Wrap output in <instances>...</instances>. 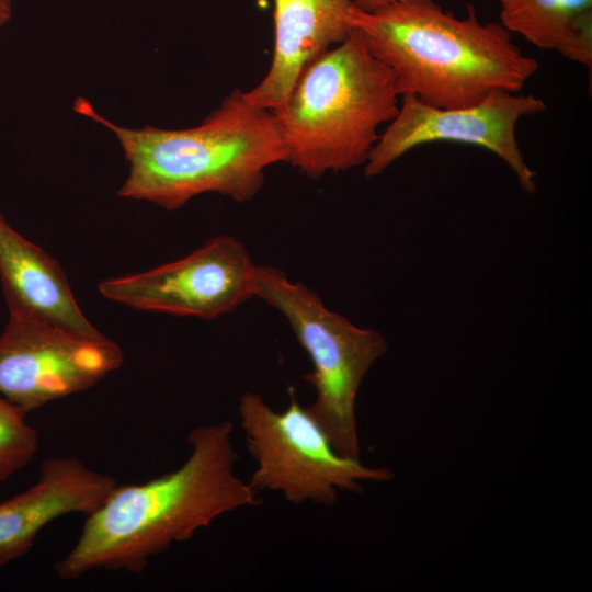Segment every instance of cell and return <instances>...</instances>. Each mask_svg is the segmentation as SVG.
<instances>
[{"instance_id": "1", "label": "cell", "mask_w": 592, "mask_h": 592, "mask_svg": "<svg viewBox=\"0 0 592 592\" xmlns=\"http://www.w3.org/2000/svg\"><path fill=\"white\" fill-rule=\"evenodd\" d=\"M229 421L193 429L191 453L175 470L145 483L117 486L87 515L73 548L55 565L64 580L94 569L141 572L149 558L191 538L219 516L260 503L235 473Z\"/></svg>"}, {"instance_id": "2", "label": "cell", "mask_w": 592, "mask_h": 592, "mask_svg": "<svg viewBox=\"0 0 592 592\" xmlns=\"http://www.w3.org/2000/svg\"><path fill=\"white\" fill-rule=\"evenodd\" d=\"M75 111L112 130L129 163L117 194L144 200L168 210L203 193L243 203L264 183L265 170L286 162V148L275 114L231 91L197 126L161 129L126 128L103 116L83 98Z\"/></svg>"}, {"instance_id": "3", "label": "cell", "mask_w": 592, "mask_h": 592, "mask_svg": "<svg viewBox=\"0 0 592 592\" xmlns=\"http://www.w3.org/2000/svg\"><path fill=\"white\" fill-rule=\"evenodd\" d=\"M354 29L394 73L400 95L436 107H462L494 90L520 92L537 71L501 23H482L475 7L456 16L435 0H411L366 13L354 8Z\"/></svg>"}, {"instance_id": "4", "label": "cell", "mask_w": 592, "mask_h": 592, "mask_svg": "<svg viewBox=\"0 0 592 592\" xmlns=\"http://www.w3.org/2000/svg\"><path fill=\"white\" fill-rule=\"evenodd\" d=\"M400 99L392 71L354 30L303 71L273 112L286 162L311 179L364 166Z\"/></svg>"}, {"instance_id": "5", "label": "cell", "mask_w": 592, "mask_h": 592, "mask_svg": "<svg viewBox=\"0 0 592 592\" xmlns=\"http://www.w3.org/2000/svg\"><path fill=\"white\" fill-rule=\"evenodd\" d=\"M254 296L285 317L310 357L312 371L304 379L316 397L308 412L338 454L360 459L356 397L372 365L386 353V339L330 310L314 291L273 266H255Z\"/></svg>"}, {"instance_id": "6", "label": "cell", "mask_w": 592, "mask_h": 592, "mask_svg": "<svg viewBox=\"0 0 592 592\" xmlns=\"http://www.w3.org/2000/svg\"><path fill=\"white\" fill-rule=\"evenodd\" d=\"M239 414L247 447L257 467L248 481L255 490L278 491L295 504L331 505L340 490L358 492L361 482H385L386 467H368L343 457L297 399L283 411L273 410L255 392H244Z\"/></svg>"}, {"instance_id": "7", "label": "cell", "mask_w": 592, "mask_h": 592, "mask_svg": "<svg viewBox=\"0 0 592 592\" xmlns=\"http://www.w3.org/2000/svg\"><path fill=\"white\" fill-rule=\"evenodd\" d=\"M123 361L119 345L105 335L84 337L34 314L9 309L0 335V394L27 413L89 389Z\"/></svg>"}, {"instance_id": "8", "label": "cell", "mask_w": 592, "mask_h": 592, "mask_svg": "<svg viewBox=\"0 0 592 592\" xmlns=\"http://www.w3.org/2000/svg\"><path fill=\"white\" fill-rule=\"evenodd\" d=\"M546 110L533 94L494 90L481 101L462 107H436L413 94L401 95L396 116L375 144L364 164L368 178L380 174L409 150L434 141H454L485 148L501 158L527 193L536 190V173L522 156L517 122Z\"/></svg>"}, {"instance_id": "9", "label": "cell", "mask_w": 592, "mask_h": 592, "mask_svg": "<svg viewBox=\"0 0 592 592\" xmlns=\"http://www.w3.org/2000/svg\"><path fill=\"white\" fill-rule=\"evenodd\" d=\"M255 266L238 239L220 235L177 261L103 280L98 288L134 309L213 319L254 297Z\"/></svg>"}, {"instance_id": "10", "label": "cell", "mask_w": 592, "mask_h": 592, "mask_svg": "<svg viewBox=\"0 0 592 592\" xmlns=\"http://www.w3.org/2000/svg\"><path fill=\"white\" fill-rule=\"evenodd\" d=\"M116 486L75 456L45 459L32 487L0 502V567L25 555L52 521L94 512Z\"/></svg>"}, {"instance_id": "11", "label": "cell", "mask_w": 592, "mask_h": 592, "mask_svg": "<svg viewBox=\"0 0 592 592\" xmlns=\"http://www.w3.org/2000/svg\"><path fill=\"white\" fill-rule=\"evenodd\" d=\"M352 0H274V46L269 71L246 98L278 111L303 71L355 30Z\"/></svg>"}, {"instance_id": "12", "label": "cell", "mask_w": 592, "mask_h": 592, "mask_svg": "<svg viewBox=\"0 0 592 592\" xmlns=\"http://www.w3.org/2000/svg\"><path fill=\"white\" fill-rule=\"evenodd\" d=\"M0 280L9 309L34 314L84 337H104L80 309L58 262L1 214Z\"/></svg>"}, {"instance_id": "13", "label": "cell", "mask_w": 592, "mask_h": 592, "mask_svg": "<svg viewBox=\"0 0 592 592\" xmlns=\"http://www.w3.org/2000/svg\"><path fill=\"white\" fill-rule=\"evenodd\" d=\"M501 24L542 49L592 66V0H503Z\"/></svg>"}, {"instance_id": "14", "label": "cell", "mask_w": 592, "mask_h": 592, "mask_svg": "<svg viewBox=\"0 0 592 592\" xmlns=\"http://www.w3.org/2000/svg\"><path fill=\"white\" fill-rule=\"evenodd\" d=\"M26 412L0 394V482L24 468L38 449V435Z\"/></svg>"}, {"instance_id": "15", "label": "cell", "mask_w": 592, "mask_h": 592, "mask_svg": "<svg viewBox=\"0 0 592 592\" xmlns=\"http://www.w3.org/2000/svg\"><path fill=\"white\" fill-rule=\"evenodd\" d=\"M353 4L356 9L360 11L371 13L384 8H387L389 5L411 1V0H352Z\"/></svg>"}, {"instance_id": "16", "label": "cell", "mask_w": 592, "mask_h": 592, "mask_svg": "<svg viewBox=\"0 0 592 592\" xmlns=\"http://www.w3.org/2000/svg\"><path fill=\"white\" fill-rule=\"evenodd\" d=\"M12 2L11 0H0V27L3 26L11 18Z\"/></svg>"}, {"instance_id": "17", "label": "cell", "mask_w": 592, "mask_h": 592, "mask_svg": "<svg viewBox=\"0 0 592 592\" xmlns=\"http://www.w3.org/2000/svg\"><path fill=\"white\" fill-rule=\"evenodd\" d=\"M503 0H499V2H502Z\"/></svg>"}]
</instances>
